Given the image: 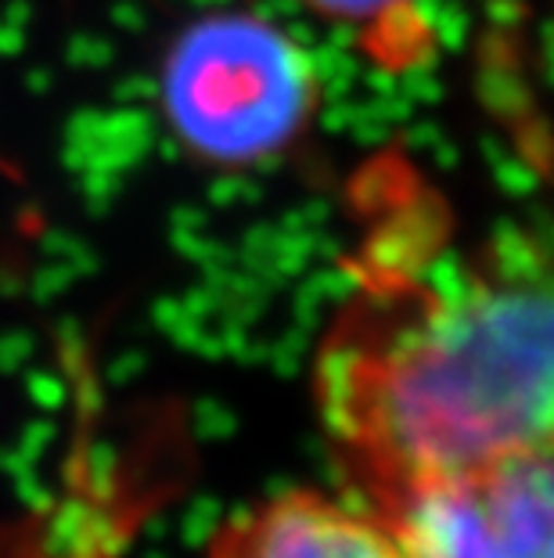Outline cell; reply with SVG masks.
Listing matches in <instances>:
<instances>
[{"instance_id": "obj_3", "label": "cell", "mask_w": 554, "mask_h": 558, "mask_svg": "<svg viewBox=\"0 0 554 558\" xmlns=\"http://www.w3.org/2000/svg\"><path fill=\"white\" fill-rule=\"evenodd\" d=\"M374 512L418 558H554V439Z\"/></svg>"}, {"instance_id": "obj_5", "label": "cell", "mask_w": 554, "mask_h": 558, "mask_svg": "<svg viewBox=\"0 0 554 558\" xmlns=\"http://www.w3.org/2000/svg\"><path fill=\"white\" fill-rule=\"evenodd\" d=\"M321 8H332L335 15H368V11L389 4V0H317Z\"/></svg>"}, {"instance_id": "obj_2", "label": "cell", "mask_w": 554, "mask_h": 558, "mask_svg": "<svg viewBox=\"0 0 554 558\" xmlns=\"http://www.w3.org/2000/svg\"><path fill=\"white\" fill-rule=\"evenodd\" d=\"M310 69L299 47L256 19H209L176 44L167 105L181 137L220 162L267 156L299 126Z\"/></svg>"}, {"instance_id": "obj_1", "label": "cell", "mask_w": 554, "mask_h": 558, "mask_svg": "<svg viewBox=\"0 0 554 558\" xmlns=\"http://www.w3.org/2000/svg\"><path fill=\"white\" fill-rule=\"evenodd\" d=\"M357 501L385 508L554 439V245L508 242L338 328L317 367Z\"/></svg>"}, {"instance_id": "obj_4", "label": "cell", "mask_w": 554, "mask_h": 558, "mask_svg": "<svg viewBox=\"0 0 554 558\" xmlns=\"http://www.w3.org/2000/svg\"><path fill=\"white\" fill-rule=\"evenodd\" d=\"M206 558H418L399 530L357 497L281 490L231 512Z\"/></svg>"}]
</instances>
